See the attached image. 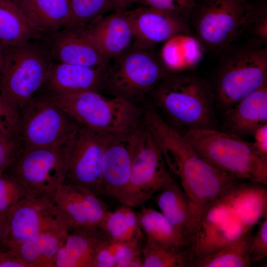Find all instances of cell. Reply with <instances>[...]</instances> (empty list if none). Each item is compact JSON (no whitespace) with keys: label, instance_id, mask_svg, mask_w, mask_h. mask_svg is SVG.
<instances>
[{"label":"cell","instance_id":"obj_1","mask_svg":"<svg viewBox=\"0 0 267 267\" xmlns=\"http://www.w3.org/2000/svg\"><path fill=\"white\" fill-rule=\"evenodd\" d=\"M143 122L160 149L171 173L190 204V227L195 237L210 206L240 181L202 158L183 134L166 122L151 106L146 107Z\"/></svg>","mask_w":267,"mask_h":267},{"label":"cell","instance_id":"obj_2","mask_svg":"<svg viewBox=\"0 0 267 267\" xmlns=\"http://www.w3.org/2000/svg\"><path fill=\"white\" fill-rule=\"evenodd\" d=\"M146 102L174 128L217 129L213 86L193 70L170 72L150 91Z\"/></svg>","mask_w":267,"mask_h":267},{"label":"cell","instance_id":"obj_3","mask_svg":"<svg viewBox=\"0 0 267 267\" xmlns=\"http://www.w3.org/2000/svg\"><path fill=\"white\" fill-rule=\"evenodd\" d=\"M214 84L216 104L224 112L267 83V44L251 38L218 54Z\"/></svg>","mask_w":267,"mask_h":267},{"label":"cell","instance_id":"obj_4","mask_svg":"<svg viewBox=\"0 0 267 267\" xmlns=\"http://www.w3.org/2000/svg\"><path fill=\"white\" fill-rule=\"evenodd\" d=\"M35 97L53 103L79 126L101 134L133 130L143 121L144 105L118 97H107L96 91Z\"/></svg>","mask_w":267,"mask_h":267},{"label":"cell","instance_id":"obj_5","mask_svg":"<svg viewBox=\"0 0 267 267\" xmlns=\"http://www.w3.org/2000/svg\"><path fill=\"white\" fill-rule=\"evenodd\" d=\"M183 135L202 158L238 179L267 184V156L253 142L218 129L185 131Z\"/></svg>","mask_w":267,"mask_h":267},{"label":"cell","instance_id":"obj_6","mask_svg":"<svg viewBox=\"0 0 267 267\" xmlns=\"http://www.w3.org/2000/svg\"><path fill=\"white\" fill-rule=\"evenodd\" d=\"M113 59L102 91L139 105H144L148 94L170 72L153 48L132 44Z\"/></svg>","mask_w":267,"mask_h":267},{"label":"cell","instance_id":"obj_7","mask_svg":"<svg viewBox=\"0 0 267 267\" xmlns=\"http://www.w3.org/2000/svg\"><path fill=\"white\" fill-rule=\"evenodd\" d=\"M259 0H198L188 22L204 50L218 55L247 29Z\"/></svg>","mask_w":267,"mask_h":267},{"label":"cell","instance_id":"obj_8","mask_svg":"<svg viewBox=\"0 0 267 267\" xmlns=\"http://www.w3.org/2000/svg\"><path fill=\"white\" fill-rule=\"evenodd\" d=\"M53 62L41 39L8 47L0 93L20 113L41 89Z\"/></svg>","mask_w":267,"mask_h":267},{"label":"cell","instance_id":"obj_9","mask_svg":"<svg viewBox=\"0 0 267 267\" xmlns=\"http://www.w3.org/2000/svg\"><path fill=\"white\" fill-rule=\"evenodd\" d=\"M174 180L160 149L143 121L138 128L129 182L116 199L122 205L142 207Z\"/></svg>","mask_w":267,"mask_h":267},{"label":"cell","instance_id":"obj_10","mask_svg":"<svg viewBox=\"0 0 267 267\" xmlns=\"http://www.w3.org/2000/svg\"><path fill=\"white\" fill-rule=\"evenodd\" d=\"M73 137L56 146L21 148L5 172L23 185L29 196L54 200L64 182L67 155Z\"/></svg>","mask_w":267,"mask_h":267},{"label":"cell","instance_id":"obj_11","mask_svg":"<svg viewBox=\"0 0 267 267\" xmlns=\"http://www.w3.org/2000/svg\"><path fill=\"white\" fill-rule=\"evenodd\" d=\"M79 127L59 106L34 97L20 112L16 140L21 148L56 146L69 141Z\"/></svg>","mask_w":267,"mask_h":267},{"label":"cell","instance_id":"obj_12","mask_svg":"<svg viewBox=\"0 0 267 267\" xmlns=\"http://www.w3.org/2000/svg\"><path fill=\"white\" fill-rule=\"evenodd\" d=\"M253 227L225 192L210 206L200 221L190 249L192 257L213 254L251 232Z\"/></svg>","mask_w":267,"mask_h":267},{"label":"cell","instance_id":"obj_13","mask_svg":"<svg viewBox=\"0 0 267 267\" xmlns=\"http://www.w3.org/2000/svg\"><path fill=\"white\" fill-rule=\"evenodd\" d=\"M79 126L70 144L63 183L101 195V165L107 136Z\"/></svg>","mask_w":267,"mask_h":267},{"label":"cell","instance_id":"obj_14","mask_svg":"<svg viewBox=\"0 0 267 267\" xmlns=\"http://www.w3.org/2000/svg\"><path fill=\"white\" fill-rule=\"evenodd\" d=\"M48 231L69 232V229L54 200L28 196L9 212L3 243L15 246Z\"/></svg>","mask_w":267,"mask_h":267},{"label":"cell","instance_id":"obj_15","mask_svg":"<svg viewBox=\"0 0 267 267\" xmlns=\"http://www.w3.org/2000/svg\"><path fill=\"white\" fill-rule=\"evenodd\" d=\"M126 11L136 46L153 48L176 35L191 34L188 21L171 12L146 6Z\"/></svg>","mask_w":267,"mask_h":267},{"label":"cell","instance_id":"obj_16","mask_svg":"<svg viewBox=\"0 0 267 267\" xmlns=\"http://www.w3.org/2000/svg\"><path fill=\"white\" fill-rule=\"evenodd\" d=\"M138 127L108 135L102 159L101 195L116 199L128 184Z\"/></svg>","mask_w":267,"mask_h":267},{"label":"cell","instance_id":"obj_17","mask_svg":"<svg viewBox=\"0 0 267 267\" xmlns=\"http://www.w3.org/2000/svg\"><path fill=\"white\" fill-rule=\"evenodd\" d=\"M54 202L69 229L99 227L110 212L107 206L91 190L63 183Z\"/></svg>","mask_w":267,"mask_h":267},{"label":"cell","instance_id":"obj_18","mask_svg":"<svg viewBox=\"0 0 267 267\" xmlns=\"http://www.w3.org/2000/svg\"><path fill=\"white\" fill-rule=\"evenodd\" d=\"M54 62L90 67L107 68L109 61L77 26H69L41 39Z\"/></svg>","mask_w":267,"mask_h":267},{"label":"cell","instance_id":"obj_19","mask_svg":"<svg viewBox=\"0 0 267 267\" xmlns=\"http://www.w3.org/2000/svg\"><path fill=\"white\" fill-rule=\"evenodd\" d=\"M107 68L53 62L35 96L60 95L89 90L101 92Z\"/></svg>","mask_w":267,"mask_h":267},{"label":"cell","instance_id":"obj_20","mask_svg":"<svg viewBox=\"0 0 267 267\" xmlns=\"http://www.w3.org/2000/svg\"><path fill=\"white\" fill-rule=\"evenodd\" d=\"M126 10L115 11L111 14L100 16L79 27L97 50L109 61L133 43L132 29Z\"/></svg>","mask_w":267,"mask_h":267},{"label":"cell","instance_id":"obj_21","mask_svg":"<svg viewBox=\"0 0 267 267\" xmlns=\"http://www.w3.org/2000/svg\"><path fill=\"white\" fill-rule=\"evenodd\" d=\"M266 124L267 83L223 112L221 131L242 138Z\"/></svg>","mask_w":267,"mask_h":267},{"label":"cell","instance_id":"obj_22","mask_svg":"<svg viewBox=\"0 0 267 267\" xmlns=\"http://www.w3.org/2000/svg\"><path fill=\"white\" fill-rule=\"evenodd\" d=\"M108 238L99 227L70 231L58 249L54 267H93L98 247Z\"/></svg>","mask_w":267,"mask_h":267},{"label":"cell","instance_id":"obj_23","mask_svg":"<svg viewBox=\"0 0 267 267\" xmlns=\"http://www.w3.org/2000/svg\"><path fill=\"white\" fill-rule=\"evenodd\" d=\"M15 4L40 39L72 25L68 0H17Z\"/></svg>","mask_w":267,"mask_h":267},{"label":"cell","instance_id":"obj_24","mask_svg":"<svg viewBox=\"0 0 267 267\" xmlns=\"http://www.w3.org/2000/svg\"><path fill=\"white\" fill-rule=\"evenodd\" d=\"M154 199L190 250L193 241L190 227V204L179 183L175 179L159 191Z\"/></svg>","mask_w":267,"mask_h":267},{"label":"cell","instance_id":"obj_25","mask_svg":"<svg viewBox=\"0 0 267 267\" xmlns=\"http://www.w3.org/2000/svg\"><path fill=\"white\" fill-rule=\"evenodd\" d=\"M68 232L46 231L18 245L7 246L16 253L27 267H54L57 251Z\"/></svg>","mask_w":267,"mask_h":267},{"label":"cell","instance_id":"obj_26","mask_svg":"<svg viewBox=\"0 0 267 267\" xmlns=\"http://www.w3.org/2000/svg\"><path fill=\"white\" fill-rule=\"evenodd\" d=\"M164 43L160 56L170 72L193 70L203 57L204 48L191 34L176 35Z\"/></svg>","mask_w":267,"mask_h":267},{"label":"cell","instance_id":"obj_27","mask_svg":"<svg viewBox=\"0 0 267 267\" xmlns=\"http://www.w3.org/2000/svg\"><path fill=\"white\" fill-rule=\"evenodd\" d=\"M136 214L139 224L145 238L168 249L189 250L160 211L143 206Z\"/></svg>","mask_w":267,"mask_h":267},{"label":"cell","instance_id":"obj_28","mask_svg":"<svg viewBox=\"0 0 267 267\" xmlns=\"http://www.w3.org/2000/svg\"><path fill=\"white\" fill-rule=\"evenodd\" d=\"M40 39L28 20L13 3L0 1V41L8 47Z\"/></svg>","mask_w":267,"mask_h":267},{"label":"cell","instance_id":"obj_29","mask_svg":"<svg viewBox=\"0 0 267 267\" xmlns=\"http://www.w3.org/2000/svg\"><path fill=\"white\" fill-rule=\"evenodd\" d=\"M253 235L249 232L213 254L195 258L191 267H251L250 248Z\"/></svg>","mask_w":267,"mask_h":267},{"label":"cell","instance_id":"obj_30","mask_svg":"<svg viewBox=\"0 0 267 267\" xmlns=\"http://www.w3.org/2000/svg\"><path fill=\"white\" fill-rule=\"evenodd\" d=\"M130 207L122 205L110 211L99 227L109 238L124 242H143L145 236L137 214Z\"/></svg>","mask_w":267,"mask_h":267},{"label":"cell","instance_id":"obj_31","mask_svg":"<svg viewBox=\"0 0 267 267\" xmlns=\"http://www.w3.org/2000/svg\"><path fill=\"white\" fill-rule=\"evenodd\" d=\"M143 267H191L189 250L176 251L161 246L145 238L141 249Z\"/></svg>","mask_w":267,"mask_h":267},{"label":"cell","instance_id":"obj_32","mask_svg":"<svg viewBox=\"0 0 267 267\" xmlns=\"http://www.w3.org/2000/svg\"><path fill=\"white\" fill-rule=\"evenodd\" d=\"M144 242H124L108 238L98 247L93 267H116L122 260L140 251Z\"/></svg>","mask_w":267,"mask_h":267},{"label":"cell","instance_id":"obj_33","mask_svg":"<svg viewBox=\"0 0 267 267\" xmlns=\"http://www.w3.org/2000/svg\"><path fill=\"white\" fill-rule=\"evenodd\" d=\"M72 23L71 26H83L111 10L114 0H70Z\"/></svg>","mask_w":267,"mask_h":267},{"label":"cell","instance_id":"obj_34","mask_svg":"<svg viewBox=\"0 0 267 267\" xmlns=\"http://www.w3.org/2000/svg\"><path fill=\"white\" fill-rule=\"evenodd\" d=\"M29 196L23 185L4 172L0 173V215H7L21 200Z\"/></svg>","mask_w":267,"mask_h":267},{"label":"cell","instance_id":"obj_35","mask_svg":"<svg viewBox=\"0 0 267 267\" xmlns=\"http://www.w3.org/2000/svg\"><path fill=\"white\" fill-rule=\"evenodd\" d=\"M20 113L0 93V141H17Z\"/></svg>","mask_w":267,"mask_h":267},{"label":"cell","instance_id":"obj_36","mask_svg":"<svg viewBox=\"0 0 267 267\" xmlns=\"http://www.w3.org/2000/svg\"><path fill=\"white\" fill-rule=\"evenodd\" d=\"M198 0H137L136 3L171 12L186 19L189 16Z\"/></svg>","mask_w":267,"mask_h":267},{"label":"cell","instance_id":"obj_37","mask_svg":"<svg viewBox=\"0 0 267 267\" xmlns=\"http://www.w3.org/2000/svg\"><path fill=\"white\" fill-rule=\"evenodd\" d=\"M247 30H249L252 38L267 44V2L259 0L251 16Z\"/></svg>","mask_w":267,"mask_h":267},{"label":"cell","instance_id":"obj_38","mask_svg":"<svg viewBox=\"0 0 267 267\" xmlns=\"http://www.w3.org/2000/svg\"><path fill=\"white\" fill-rule=\"evenodd\" d=\"M267 255V217L260 221L256 233L253 235L250 248L252 262L257 263Z\"/></svg>","mask_w":267,"mask_h":267},{"label":"cell","instance_id":"obj_39","mask_svg":"<svg viewBox=\"0 0 267 267\" xmlns=\"http://www.w3.org/2000/svg\"><path fill=\"white\" fill-rule=\"evenodd\" d=\"M20 149L17 141H0V173L5 172L12 164Z\"/></svg>","mask_w":267,"mask_h":267},{"label":"cell","instance_id":"obj_40","mask_svg":"<svg viewBox=\"0 0 267 267\" xmlns=\"http://www.w3.org/2000/svg\"><path fill=\"white\" fill-rule=\"evenodd\" d=\"M0 267H27L16 253L3 244L0 246Z\"/></svg>","mask_w":267,"mask_h":267},{"label":"cell","instance_id":"obj_41","mask_svg":"<svg viewBox=\"0 0 267 267\" xmlns=\"http://www.w3.org/2000/svg\"><path fill=\"white\" fill-rule=\"evenodd\" d=\"M253 136L256 147L261 153L267 156V124L257 129Z\"/></svg>","mask_w":267,"mask_h":267},{"label":"cell","instance_id":"obj_42","mask_svg":"<svg viewBox=\"0 0 267 267\" xmlns=\"http://www.w3.org/2000/svg\"><path fill=\"white\" fill-rule=\"evenodd\" d=\"M8 214L0 215V246L3 244L5 238Z\"/></svg>","mask_w":267,"mask_h":267},{"label":"cell","instance_id":"obj_43","mask_svg":"<svg viewBox=\"0 0 267 267\" xmlns=\"http://www.w3.org/2000/svg\"><path fill=\"white\" fill-rule=\"evenodd\" d=\"M8 47L3 44L0 41V77L1 76L6 63Z\"/></svg>","mask_w":267,"mask_h":267},{"label":"cell","instance_id":"obj_44","mask_svg":"<svg viewBox=\"0 0 267 267\" xmlns=\"http://www.w3.org/2000/svg\"><path fill=\"white\" fill-rule=\"evenodd\" d=\"M137 0H114V11H125L131 4L136 3Z\"/></svg>","mask_w":267,"mask_h":267},{"label":"cell","instance_id":"obj_45","mask_svg":"<svg viewBox=\"0 0 267 267\" xmlns=\"http://www.w3.org/2000/svg\"><path fill=\"white\" fill-rule=\"evenodd\" d=\"M17 0H0V1H1L10 2V3H13L15 4Z\"/></svg>","mask_w":267,"mask_h":267},{"label":"cell","instance_id":"obj_46","mask_svg":"<svg viewBox=\"0 0 267 267\" xmlns=\"http://www.w3.org/2000/svg\"><path fill=\"white\" fill-rule=\"evenodd\" d=\"M69 1H70V0H68Z\"/></svg>","mask_w":267,"mask_h":267}]
</instances>
